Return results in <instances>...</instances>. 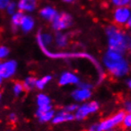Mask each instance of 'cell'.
I'll list each match as a JSON object with an SVG mask.
<instances>
[{
    "mask_svg": "<svg viewBox=\"0 0 131 131\" xmlns=\"http://www.w3.org/2000/svg\"><path fill=\"white\" fill-rule=\"evenodd\" d=\"M104 64L112 75L120 77L128 71V64L124 59L121 52L109 49L104 56Z\"/></svg>",
    "mask_w": 131,
    "mask_h": 131,
    "instance_id": "obj_1",
    "label": "cell"
},
{
    "mask_svg": "<svg viewBox=\"0 0 131 131\" xmlns=\"http://www.w3.org/2000/svg\"><path fill=\"white\" fill-rule=\"evenodd\" d=\"M106 34L108 37V45L110 49L116 50L121 53L127 50V48H126L127 33L120 30L118 26L116 25L109 26L106 29Z\"/></svg>",
    "mask_w": 131,
    "mask_h": 131,
    "instance_id": "obj_2",
    "label": "cell"
},
{
    "mask_svg": "<svg viewBox=\"0 0 131 131\" xmlns=\"http://www.w3.org/2000/svg\"><path fill=\"white\" fill-rule=\"evenodd\" d=\"M131 17V9L129 6L117 7L113 10V21L116 26L122 27L127 25Z\"/></svg>",
    "mask_w": 131,
    "mask_h": 131,
    "instance_id": "obj_3",
    "label": "cell"
},
{
    "mask_svg": "<svg viewBox=\"0 0 131 131\" xmlns=\"http://www.w3.org/2000/svg\"><path fill=\"white\" fill-rule=\"evenodd\" d=\"M125 115V113L124 111L117 112L116 114L112 115L111 117H108L104 121H102L99 125V128L101 129V131H110L116 126L122 125Z\"/></svg>",
    "mask_w": 131,
    "mask_h": 131,
    "instance_id": "obj_4",
    "label": "cell"
},
{
    "mask_svg": "<svg viewBox=\"0 0 131 131\" xmlns=\"http://www.w3.org/2000/svg\"><path fill=\"white\" fill-rule=\"evenodd\" d=\"M72 17L70 14L67 13H58L54 19L51 21V27L57 31L66 30L71 26L72 24Z\"/></svg>",
    "mask_w": 131,
    "mask_h": 131,
    "instance_id": "obj_5",
    "label": "cell"
},
{
    "mask_svg": "<svg viewBox=\"0 0 131 131\" xmlns=\"http://www.w3.org/2000/svg\"><path fill=\"white\" fill-rule=\"evenodd\" d=\"M98 108H99V105L98 103H96V102H90L89 104H85V105H81L80 107H78V109L76 110L75 118L78 119V120L85 119L89 115L97 111Z\"/></svg>",
    "mask_w": 131,
    "mask_h": 131,
    "instance_id": "obj_6",
    "label": "cell"
},
{
    "mask_svg": "<svg viewBox=\"0 0 131 131\" xmlns=\"http://www.w3.org/2000/svg\"><path fill=\"white\" fill-rule=\"evenodd\" d=\"M16 63L15 61H6L0 65V77L2 79H8L15 73Z\"/></svg>",
    "mask_w": 131,
    "mask_h": 131,
    "instance_id": "obj_7",
    "label": "cell"
},
{
    "mask_svg": "<svg viewBox=\"0 0 131 131\" xmlns=\"http://www.w3.org/2000/svg\"><path fill=\"white\" fill-rule=\"evenodd\" d=\"M90 96H91V92L86 85H81L79 89H75L72 92V97L77 102L85 101L89 98H90Z\"/></svg>",
    "mask_w": 131,
    "mask_h": 131,
    "instance_id": "obj_8",
    "label": "cell"
},
{
    "mask_svg": "<svg viewBox=\"0 0 131 131\" xmlns=\"http://www.w3.org/2000/svg\"><path fill=\"white\" fill-rule=\"evenodd\" d=\"M38 6V0H18V10L22 13H31Z\"/></svg>",
    "mask_w": 131,
    "mask_h": 131,
    "instance_id": "obj_9",
    "label": "cell"
},
{
    "mask_svg": "<svg viewBox=\"0 0 131 131\" xmlns=\"http://www.w3.org/2000/svg\"><path fill=\"white\" fill-rule=\"evenodd\" d=\"M36 116L39 119L40 122L47 123V122L52 121L53 117H54V111L51 109V106L43 108L38 107L37 111H36Z\"/></svg>",
    "mask_w": 131,
    "mask_h": 131,
    "instance_id": "obj_10",
    "label": "cell"
},
{
    "mask_svg": "<svg viewBox=\"0 0 131 131\" xmlns=\"http://www.w3.org/2000/svg\"><path fill=\"white\" fill-rule=\"evenodd\" d=\"M74 118H75V114L63 109V110L58 112L57 114L54 115V117L52 119V123L53 124H61V123L71 121Z\"/></svg>",
    "mask_w": 131,
    "mask_h": 131,
    "instance_id": "obj_11",
    "label": "cell"
},
{
    "mask_svg": "<svg viewBox=\"0 0 131 131\" xmlns=\"http://www.w3.org/2000/svg\"><path fill=\"white\" fill-rule=\"evenodd\" d=\"M79 82V78L71 72H65L63 73L59 79L60 85H75Z\"/></svg>",
    "mask_w": 131,
    "mask_h": 131,
    "instance_id": "obj_12",
    "label": "cell"
},
{
    "mask_svg": "<svg viewBox=\"0 0 131 131\" xmlns=\"http://www.w3.org/2000/svg\"><path fill=\"white\" fill-rule=\"evenodd\" d=\"M39 13L42 18H44L45 20H48V21H49V22H51V21L54 19V17L58 14L57 10L51 6L43 7L42 9L40 10Z\"/></svg>",
    "mask_w": 131,
    "mask_h": 131,
    "instance_id": "obj_13",
    "label": "cell"
},
{
    "mask_svg": "<svg viewBox=\"0 0 131 131\" xmlns=\"http://www.w3.org/2000/svg\"><path fill=\"white\" fill-rule=\"evenodd\" d=\"M33 26H34V20H33V18L31 16H30V15H26V14H25L23 20H22L21 26H20V28L22 29V30L28 32V31H30V30H32Z\"/></svg>",
    "mask_w": 131,
    "mask_h": 131,
    "instance_id": "obj_14",
    "label": "cell"
},
{
    "mask_svg": "<svg viewBox=\"0 0 131 131\" xmlns=\"http://www.w3.org/2000/svg\"><path fill=\"white\" fill-rule=\"evenodd\" d=\"M24 13L20 12V10H17L16 13L12 15V25H13V28L14 30H16V28L21 26V23H22V20L24 18Z\"/></svg>",
    "mask_w": 131,
    "mask_h": 131,
    "instance_id": "obj_15",
    "label": "cell"
},
{
    "mask_svg": "<svg viewBox=\"0 0 131 131\" xmlns=\"http://www.w3.org/2000/svg\"><path fill=\"white\" fill-rule=\"evenodd\" d=\"M36 103L38 107L43 108V107H49L50 105V100L47 95L45 94H39L36 98Z\"/></svg>",
    "mask_w": 131,
    "mask_h": 131,
    "instance_id": "obj_16",
    "label": "cell"
},
{
    "mask_svg": "<svg viewBox=\"0 0 131 131\" xmlns=\"http://www.w3.org/2000/svg\"><path fill=\"white\" fill-rule=\"evenodd\" d=\"M55 42L56 45L60 48H64L68 45V42H69V38H68V35H66L64 33L61 32H57L55 35Z\"/></svg>",
    "mask_w": 131,
    "mask_h": 131,
    "instance_id": "obj_17",
    "label": "cell"
},
{
    "mask_svg": "<svg viewBox=\"0 0 131 131\" xmlns=\"http://www.w3.org/2000/svg\"><path fill=\"white\" fill-rule=\"evenodd\" d=\"M36 83H37V80L34 77H28V78H26V80L23 82L25 90H31L32 89L36 88Z\"/></svg>",
    "mask_w": 131,
    "mask_h": 131,
    "instance_id": "obj_18",
    "label": "cell"
},
{
    "mask_svg": "<svg viewBox=\"0 0 131 131\" xmlns=\"http://www.w3.org/2000/svg\"><path fill=\"white\" fill-rule=\"evenodd\" d=\"M51 80V76H45L43 78H40L39 80H37V83H36V88L38 89H43L47 85L48 83Z\"/></svg>",
    "mask_w": 131,
    "mask_h": 131,
    "instance_id": "obj_19",
    "label": "cell"
},
{
    "mask_svg": "<svg viewBox=\"0 0 131 131\" xmlns=\"http://www.w3.org/2000/svg\"><path fill=\"white\" fill-rule=\"evenodd\" d=\"M111 5L117 8V7H126L129 6L131 0H109Z\"/></svg>",
    "mask_w": 131,
    "mask_h": 131,
    "instance_id": "obj_20",
    "label": "cell"
},
{
    "mask_svg": "<svg viewBox=\"0 0 131 131\" xmlns=\"http://www.w3.org/2000/svg\"><path fill=\"white\" fill-rule=\"evenodd\" d=\"M5 10H6V12L8 13H9V14L13 15V14H14V13H15L17 12V10H18L17 3L13 2V1H10V3H9V5L7 6V8L5 9Z\"/></svg>",
    "mask_w": 131,
    "mask_h": 131,
    "instance_id": "obj_21",
    "label": "cell"
},
{
    "mask_svg": "<svg viewBox=\"0 0 131 131\" xmlns=\"http://www.w3.org/2000/svg\"><path fill=\"white\" fill-rule=\"evenodd\" d=\"M122 125H123L124 129L131 128V112H127L125 115V118H124V121L122 123Z\"/></svg>",
    "mask_w": 131,
    "mask_h": 131,
    "instance_id": "obj_22",
    "label": "cell"
},
{
    "mask_svg": "<svg viewBox=\"0 0 131 131\" xmlns=\"http://www.w3.org/2000/svg\"><path fill=\"white\" fill-rule=\"evenodd\" d=\"M13 93H14L15 95H19V94H21V93L25 90V88H24L23 83L15 82V83H14V85H13Z\"/></svg>",
    "mask_w": 131,
    "mask_h": 131,
    "instance_id": "obj_23",
    "label": "cell"
},
{
    "mask_svg": "<svg viewBox=\"0 0 131 131\" xmlns=\"http://www.w3.org/2000/svg\"><path fill=\"white\" fill-rule=\"evenodd\" d=\"M8 54H9V49H8V48H6V47H1L0 48V56H1V58L7 57Z\"/></svg>",
    "mask_w": 131,
    "mask_h": 131,
    "instance_id": "obj_24",
    "label": "cell"
},
{
    "mask_svg": "<svg viewBox=\"0 0 131 131\" xmlns=\"http://www.w3.org/2000/svg\"><path fill=\"white\" fill-rule=\"evenodd\" d=\"M10 2V0H0V8H1L2 10H5Z\"/></svg>",
    "mask_w": 131,
    "mask_h": 131,
    "instance_id": "obj_25",
    "label": "cell"
},
{
    "mask_svg": "<svg viewBox=\"0 0 131 131\" xmlns=\"http://www.w3.org/2000/svg\"><path fill=\"white\" fill-rule=\"evenodd\" d=\"M125 109L126 112H131V101H126L125 103Z\"/></svg>",
    "mask_w": 131,
    "mask_h": 131,
    "instance_id": "obj_26",
    "label": "cell"
},
{
    "mask_svg": "<svg viewBox=\"0 0 131 131\" xmlns=\"http://www.w3.org/2000/svg\"><path fill=\"white\" fill-rule=\"evenodd\" d=\"M88 131H101V129L99 128V125H93V126H91Z\"/></svg>",
    "mask_w": 131,
    "mask_h": 131,
    "instance_id": "obj_27",
    "label": "cell"
},
{
    "mask_svg": "<svg viewBox=\"0 0 131 131\" xmlns=\"http://www.w3.org/2000/svg\"><path fill=\"white\" fill-rule=\"evenodd\" d=\"M10 122H15V120H16V117H15V115H14V114H10Z\"/></svg>",
    "mask_w": 131,
    "mask_h": 131,
    "instance_id": "obj_28",
    "label": "cell"
},
{
    "mask_svg": "<svg viewBox=\"0 0 131 131\" xmlns=\"http://www.w3.org/2000/svg\"><path fill=\"white\" fill-rule=\"evenodd\" d=\"M63 2H65V3H68V4H70V3H73V2H75V0H63Z\"/></svg>",
    "mask_w": 131,
    "mask_h": 131,
    "instance_id": "obj_29",
    "label": "cell"
},
{
    "mask_svg": "<svg viewBox=\"0 0 131 131\" xmlns=\"http://www.w3.org/2000/svg\"><path fill=\"white\" fill-rule=\"evenodd\" d=\"M127 26L129 27V28H131V17H130V19H129V22H128Z\"/></svg>",
    "mask_w": 131,
    "mask_h": 131,
    "instance_id": "obj_30",
    "label": "cell"
},
{
    "mask_svg": "<svg viewBox=\"0 0 131 131\" xmlns=\"http://www.w3.org/2000/svg\"><path fill=\"white\" fill-rule=\"evenodd\" d=\"M128 86H129V88L131 89V80L129 81V82H128Z\"/></svg>",
    "mask_w": 131,
    "mask_h": 131,
    "instance_id": "obj_31",
    "label": "cell"
},
{
    "mask_svg": "<svg viewBox=\"0 0 131 131\" xmlns=\"http://www.w3.org/2000/svg\"><path fill=\"white\" fill-rule=\"evenodd\" d=\"M129 8L131 9V2H130V4H129Z\"/></svg>",
    "mask_w": 131,
    "mask_h": 131,
    "instance_id": "obj_32",
    "label": "cell"
}]
</instances>
